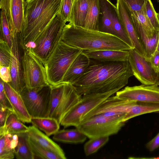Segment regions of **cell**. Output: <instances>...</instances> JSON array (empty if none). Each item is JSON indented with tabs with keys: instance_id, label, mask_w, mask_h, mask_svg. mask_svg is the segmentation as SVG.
<instances>
[{
	"instance_id": "cell-1",
	"label": "cell",
	"mask_w": 159,
	"mask_h": 159,
	"mask_svg": "<svg viewBox=\"0 0 159 159\" xmlns=\"http://www.w3.org/2000/svg\"><path fill=\"white\" fill-rule=\"evenodd\" d=\"M133 75L128 61L91 62L82 76L72 84L81 96L120 90Z\"/></svg>"
},
{
	"instance_id": "cell-2",
	"label": "cell",
	"mask_w": 159,
	"mask_h": 159,
	"mask_svg": "<svg viewBox=\"0 0 159 159\" xmlns=\"http://www.w3.org/2000/svg\"><path fill=\"white\" fill-rule=\"evenodd\" d=\"M61 40L83 51L129 50L132 49L114 35L86 29L69 23L66 24L63 28Z\"/></svg>"
},
{
	"instance_id": "cell-3",
	"label": "cell",
	"mask_w": 159,
	"mask_h": 159,
	"mask_svg": "<svg viewBox=\"0 0 159 159\" xmlns=\"http://www.w3.org/2000/svg\"><path fill=\"white\" fill-rule=\"evenodd\" d=\"M61 0H26L25 22L20 40L23 49L36 39L57 14Z\"/></svg>"
},
{
	"instance_id": "cell-4",
	"label": "cell",
	"mask_w": 159,
	"mask_h": 159,
	"mask_svg": "<svg viewBox=\"0 0 159 159\" xmlns=\"http://www.w3.org/2000/svg\"><path fill=\"white\" fill-rule=\"evenodd\" d=\"M83 50L61 40L45 64L49 84L55 86L61 82L70 66Z\"/></svg>"
},
{
	"instance_id": "cell-5",
	"label": "cell",
	"mask_w": 159,
	"mask_h": 159,
	"mask_svg": "<svg viewBox=\"0 0 159 159\" xmlns=\"http://www.w3.org/2000/svg\"><path fill=\"white\" fill-rule=\"evenodd\" d=\"M126 114L111 116H96L83 119L75 127L89 139L117 134L125 125Z\"/></svg>"
},
{
	"instance_id": "cell-6",
	"label": "cell",
	"mask_w": 159,
	"mask_h": 159,
	"mask_svg": "<svg viewBox=\"0 0 159 159\" xmlns=\"http://www.w3.org/2000/svg\"><path fill=\"white\" fill-rule=\"evenodd\" d=\"M82 96L69 83L51 86V106L48 116L60 124L65 115L81 99Z\"/></svg>"
},
{
	"instance_id": "cell-7",
	"label": "cell",
	"mask_w": 159,
	"mask_h": 159,
	"mask_svg": "<svg viewBox=\"0 0 159 159\" xmlns=\"http://www.w3.org/2000/svg\"><path fill=\"white\" fill-rule=\"evenodd\" d=\"M51 86L25 87L19 93L32 118L48 117L51 106Z\"/></svg>"
},
{
	"instance_id": "cell-8",
	"label": "cell",
	"mask_w": 159,
	"mask_h": 159,
	"mask_svg": "<svg viewBox=\"0 0 159 159\" xmlns=\"http://www.w3.org/2000/svg\"><path fill=\"white\" fill-rule=\"evenodd\" d=\"M66 22L57 14L34 41L36 46L32 49V51L44 66L61 40L63 29Z\"/></svg>"
},
{
	"instance_id": "cell-9",
	"label": "cell",
	"mask_w": 159,
	"mask_h": 159,
	"mask_svg": "<svg viewBox=\"0 0 159 159\" xmlns=\"http://www.w3.org/2000/svg\"><path fill=\"white\" fill-rule=\"evenodd\" d=\"M119 90L116 89L103 93L83 95L80 100L64 116L60 125L65 128L72 126L75 127L87 113Z\"/></svg>"
},
{
	"instance_id": "cell-10",
	"label": "cell",
	"mask_w": 159,
	"mask_h": 159,
	"mask_svg": "<svg viewBox=\"0 0 159 159\" xmlns=\"http://www.w3.org/2000/svg\"><path fill=\"white\" fill-rule=\"evenodd\" d=\"M22 60L25 86L34 87L49 84L45 66L32 48L23 49Z\"/></svg>"
},
{
	"instance_id": "cell-11",
	"label": "cell",
	"mask_w": 159,
	"mask_h": 159,
	"mask_svg": "<svg viewBox=\"0 0 159 159\" xmlns=\"http://www.w3.org/2000/svg\"><path fill=\"white\" fill-rule=\"evenodd\" d=\"M128 61L133 75L142 84H155L157 74L152 69L149 60L134 49L129 50Z\"/></svg>"
},
{
	"instance_id": "cell-12",
	"label": "cell",
	"mask_w": 159,
	"mask_h": 159,
	"mask_svg": "<svg viewBox=\"0 0 159 159\" xmlns=\"http://www.w3.org/2000/svg\"><path fill=\"white\" fill-rule=\"evenodd\" d=\"M116 95L129 101L159 102V87L155 84L126 86L116 92Z\"/></svg>"
},
{
	"instance_id": "cell-13",
	"label": "cell",
	"mask_w": 159,
	"mask_h": 159,
	"mask_svg": "<svg viewBox=\"0 0 159 159\" xmlns=\"http://www.w3.org/2000/svg\"><path fill=\"white\" fill-rule=\"evenodd\" d=\"M20 33H11L12 43L10 67L12 80L9 83L18 93L25 86L23 75V49L20 44Z\"/></svg>"
},
{
	"instance_id": "cell-14",
	"label": "cell",
	"mask_w": 159,
	"mask_h": 159,
	"mask_svg": "<svg viewBox=\"0 0 159 159\" xmlns=\"http://www.w3.org/2000/svg\"><path fill=\"white\" fill-rule=\"evenodd\" d=\"M26 0H0V8L6 16L11 33L21 32L25 22Z\"/></svg>"
},
{
	"instance_id": "cell-15",
	"label": "cell",
	"mask_w": 159,
	"mask_h": 159,
	"mask_svg": "<svg viewBox=\"0 0 159 159\" xmlns=\"http://www.w3.org/2000/svg\"><path fill=\"white\" fill-rule=\"evenodd\" d=\"M136 102L135 101L124 100L116 95H112L92 110L82 120L93 116H111L126 114L130 108Z\"/></svg>"
},
{
	"instance_id": "cell-16",
	"label": "cell",
	"mask_w": 159,
	"mask_h": 159,
	"mask_svg": "<svg viewBox=\"0 0 159 159\" xmlns=\"http://www.w3.org/2000/svg\"><path fill=\"white\" fill-rule=\"evenodd\" d=\"M116 7L119 18L131 40L134 49L144 56V51L139 39L129 10L123 0H116Z\"/></svg>"
},
{
	"instance_id": "cell-17",
	"label": "cell",
	"mask_w": 159,
	"mask_h": 159,
	"mask_svg": "<svg viewBox=\"0 0 159 159\" xmlns=\"http://www.w3.org/2000/svg\"><path fill=\"white\" fill-rule=\"evenodd\" d=\"M5 91L13 108L14 112L18 118L24 123H31L32 117L26 108L19 93L8 83L4 82Z\"/></svg>"
},
{
	"instance_id": "cell-18",
	"label": "cell",
	"mask_w": 159,
	"mask_h": 159,
	"mask_svg": "<svg viewBox=\"0 0 159 159\" xmlns=\"http://www.w3.org/2000/svg\"><path fill=\"white\" fill-rule=\"evenodd\" d=\"M90 62V59L82 51L72 62L66 73L61 82L73 84L84 74Z\"/></svg>"
},
{
	"instance_id": "cell-19",
	"label": "cell",
	"mask_w": 159,
	"mask_h": 159,
	"mask_svg": "<svg viewBox=\"0 0 159 159\" xmlns=\"http://www.w3.org/2000/svg\"><path fill=\"white\" fill-rule=\"evenodd\" d=\"M27 134L29 138L41 146L58 155L62 159H66L60 147L35 126H29Z\"/></svg>"
},
{
	"instance_id": "cell-20",
	"label": "cell",
	"mask_w": 159,
	"mask_h": 159,
	"mask_svg": "<svg viewBox=\"0 0 159 159\" xmlns=\"http://www.w3.org/2000/svg\"><path fill=\"white\" fill-rule=\"evenodd\" d=\"M90 59L101 62H123L128 61L129 50H104L83 51Z\"/></svg>"
},
{
	"instance_id": "cell-21",
	"label": "cell",
	"mask_w": 159,
	"mask_h": 159,
	"mask_svg": "<svg viewBox=\"0 0 159 159\" xmlns=\"http://www.w3.org/2000/svg\"><path fill=\"white\" fill-rule=\"evenodd\" d=\"M88 7V0L73 1L68 22L69 23L84 28Z\"/></svg>"
},
{
	"instance_id": "cell-22",
	"label": "cell",
	"mask_w": 159,
	"mask_h": 159,
	"mask_svg": "<svg viewBox=\"0 0 159 159\" xmlns=\"http://www.w3.org/2000/svg\"><path fill=\"white\" fill-rule=\"evenodd\" d=\"M100 11L98 19V31L114 35L111 26V4L109 0H99Z\"/></svg>"
},
{
	"instance_id": "cell-23",
	"label": "cell",
	"mask_w": 159,
	"mask_h": 159,
	"mask_svg": "<svg viewBox=\"0 0 159 159\" xmlns=\"http://www.w3.org/2000/svg\"><path fill=\"white\" fill-rule=\"evenodd\" d=\"M141 45L144 51V57L148 60L156 51L159 38V30L151 37L148 36L143 28L135 26Z\"/></svg>"
},
{
	"instance_id": "cell-24",
	"label": "cell",
	"mask_w": 159,
	"mask_h": 159,
	"mask_svg": "<svg viewBox=\"0 0 159 159\" xmlns=\"http://www.w3.org/2000/svg\"><path fill=\"white\" fill-rule=\"evenodd\" d=\"M87 137L78 129L59 130L53 135V139L58 142L68 143H82Z\"/></svg>"
},
{
	"instance_id": "cell-25",
	"label": "cell",
	"mask_w": 159,
	"mask_h": 159,
	"mask_svg": "<svg viewBox=\"0 0 159 159\" xmlns=\"http://www.w3.org/2000/svg\"><path fill=\"white\" fill-rule=\"evenodd\" d=\"M27 127L18 118L13 111L8 115L5 125L3 127L0 128V135L8 134H18L27 133Z\"/></svg>"
},
{
	"instance_id": "cell-26",
	"label": "cell",
	"mask_w": 159,
	"mask_h": 159,
	"mask_svg": "<svg viewBox=\"0 0 159 159\" xmlns=\"http://www.w3.org/2000/svg\"><path fill=\"white\" fill-rule=\"evenodd\" d=\"M152 112L159 113V102H136L127 113L123 121L125 122L138 116Z\"/></svg>"
},
{
	"instance_id": "cell-27",
	"label": "cell",
	"mask_w": 159,
	"mask_h": 159,
	"mask_svg": "<svg viewBox=\"0 0 159 159\" xmlns=\"http://www.w3.org/2000/svg\"><path fill=\"white\" fill-rule=\"evenodd\" d=\"M111 26L114 35L116 36L134 49L132 42L127 35L118 15L116 7L111 4Z\"/></svg>"
},
{
	"instance_id": "cell-28",
	"label": "cell",
	"mask_w": 159,
	"mask_h": 159,
	"mask_svg": "<svg viewBox=\"0 0 159 159\" xmlns=\"http://www.w3.org/2000/svg\"><path fill=\"white\" fill-rule=\"evenodd\" d=\"M31 123L48 136L56 133L59 130L60 125L55 119L49 117L32 118Z\"/></svg>"
},
{
	"instance_id": "cell-29",
	"label": "cell",
	"mask_w": 159,
	"mask_h": 159,
	"mask_svg": "<svg viewBox=\"0 0 159 159\" xmlns=\"http://www.w3.org/2000/svg\"><path fill=\"white\" fill-rule=\"evenodd\" d=\"M88 7L84 28L98 31V19L100 11L99 0H88Z\"/></svg>"
},
{
	"instance_id": "cell-30",
	"label": "cell",
	"mask_w": 159,
	"mask_h": 159,
	"mask_svg": "<svg viewBox=\"0 0 159 159\" xmlns=\"http://www.w3.org/2000/svg\"><path fill=\"white\" fill-rule=\"evenodd\" d=\"M18 142L15 149V155L17 159H34V155L28 142L27 132L19 134Z\"/></svg>"
},
{
	"instance_id": "cell-31",
	"label": "cell",
	"mask_w": 159,
	"mask_h": 159,
	"mask_svg": "<svg viewBox=\"0 0 159 159\" xmlns=\"http://www.w3.org/2000/svg\"><path fill=\"white\" fill-rule=\"evenodd\" d=\"M131 15L135 26L142 27L148 36H152L157 31L154 30L146 15L145 5L141 11L131 13Z\"/></svg>"
},
{
	"instance_id": "cell-32",
	"label": "cell",
	"mask_w": 159,
	"mask_h": 159,
	"mask_svg": "<svg viewBox=\"0 0 159 159\" xmlns=\"http://www.w3.org/2000/svg\"><path fill=\"white\" fill-rule=\"evenodd\" d=\"M28 142L34 155V159H62L58 155L41 146L36 142L28 138Z\"/></svg>"
},
{
	"instance_id": "cell-33",
	"label": "cell",
	"mask_w": 159,
	"mask_h": 159,
	"mask_svg": "<svg viewBox=\"0 0 159 159\" xmlns=\"http://www.w3.org/2000/svg\"><path fill=\"white\" fill-rule=\"evenodd\" d=\"M11 135L8 134L0 135V159H12L15 157L11 143Z\"/></svg>"
},
{
	"instance_id": "cell-34",
	"label": "cell",
	"mask_w": 159,
	"mask_h": 159,
	"mask_svg": "<svg viewBox=\"0 0 159 159\" xmlns=\"http://www.w3.org/2000/svg\"><path fill=\"white\" fill-rule=\"evenodd\" d=\"M89 139L84 146V152L86 156L96 152L108 142L109 136L97 137Z\"/></svg>"
},
{
	"instance_id": "cell-35",
	"label": "cell",
	"mask_w": 159,
	"mask_h": 159,
	"mask_svg": "<svg viewBox=\"0 0 159 159\" xmlns=\"http://www.w3.org/2000/svg\"><path fill=\"white\" fill-rule=\"evenodd\" d=\"M0 39L4 40L11 49L12 38L11 30L4 12L1 10L0 23Z\"/></svg>"
},
{
	"instance_id": "cell-36",
	"label": "cell",
	"mask_w": 159,
	"mask_h": 159,
	"mask_svg": "<svg viewBox=\"0 0 159 159\" xmlns=\"http://www.w3.org/2000/svg\"><path fill=\"white\" fill-rule=\"evenodd\" d=\"M145 11L148 20L154 30H159V22L157 13L156 12L151 0H147L146 2Z\"/></svg>"
},
{
	"instance_id": "cell-37",
	"label": "cell",
	"mask_w": 159,
	"mask_h": 159,
	"mask_svg": "<svg viewBox=\"0 0 159 159\" xmlns=\"http://www.w3.org/2000/svg\"><path fill=\"white\" fill-rule=\"evenodd\" d=\"M11 49L4 40H0V66H10Z\"/></svg>"
},
{
	"instance_id": "cell-38",
	"label": "cell",
	"mask_w": 159,
	"mask_h": 159,
	"mask_svg": "<svg viewBox=\"0 0 159 159\" xmlns=\"http://www.w3.org/2000/svg\"><path fill=\"white\" fill-rule=\"evenodd\" d=\"M72 0H61L58 14L66 22H68Z\"/></svg>"
},
{
	"instance_id": "cell-39",
	"label": "cell",
	"mask_w": 159,
	"mask_h": 159,
	"mask_svg": "<svg viewBox=\"0 0 159 159\" xmlns=\"http://www.w3.org/2000/svg\"><path fill=\"white\" fill-rule=\"evenodd\" d=\"M131 13L139 12L143 8L147 0H123Z\"/></svg>"
},
{
	"instance_id": "cell-40",
	"label": "cell",
	"mask_w": 159,
	"mask_h": 159,
	"mask_svg": "<svg viewBox=\"0 0 159 159\" xmlns=\"http://www.w3.org/2000/svg\"><path fill=\"white\" fill-rule=\"evenodd\" d=\"M0 104L14 112L12 107L5 91L4 82L0 81Z\"/></svg>"
},
{
	"instance_id": "cell-41",
	"label": "cell",
	"mask_w": 159,
	"mask_h": 159,
	"mask_svg": "<svg viewBox=\"0 0 159 159\" xmlns=\"http://www.w3.org/2000/svg\"><path fill=\"white\" fill-rule=\"evenodd\" d=\"M0 76L4 82L9 83L11 81L10 66H0Z\"/></svg>"
},
{
	"instance_id": "cell-42",
	"label": "cell",
	"mask_w": 159,
	"mask_h": 159,
	"mask_svg": "<svg viewBox=\"0 0 159 159\" xmlns=\"http://www.w3.org/2000/svg\"><path fill=\"white\" fill-rule=\"evenodd\" d=\"M151 65L157 73L159 72V51L156 50L149 59Z\"/></svg>"
},
{
	"instance_id": "cell-43",
	"label": "cell",
	"mask_w": 159,
	"mask_h": 159,
	"mask_svg": "<svg viewBox=\"0 0 159 159\" xmlns=\"http://www.w3.org/2000/svg\"><path fill=\"white\" fill-rule=\"evenodd\" d=\"M11 111H12L0 104V128L4 127L7 117Z\"/></svg>"
},
{
	"instance_id": "cell-44",
	"label": "cell",
	"mask_w": 159,
	"mask_h": 159,
	"mask_svg": "<svg viewBox=\"0 0 159 159\" xmlns=\"http://www.w3.org/2000/svg\"><path fill=\"white\" fill-rule=\"evenodd\" d=\"M146 147L150 151H153L159 147V133L147 143Z\"/></svg>"
},
{
	"instance_id": "cell-45",
	"label": "cell",
	"mask_w": 159,
	"mask_h": 159,
	"mask_svg": "<svg viewBox=\"0 0 159 159\" xmlns=\"http://www.w3.org/2000/svg\"><path fill=\"white\" fill-rule=\"evenodd\" d=\"M155 84L158 86H159V72L157 74V76Z\"/></svg>"
},
{
	"instance_id": "cell-46",
	"label": "cell",
	"mask_w": 159,
	"mask_h": 159,
	"mask_svg": "<svg viewBox=\"0 0 159 159\" xmlns=\"http://www.w3.org/2000/svg\"><path fill=\"white\" fill-rule=\"evenodd\" d=\"M156 50L159 51V38L158 44V45H157V48Z\"/></svg>"
},
{
	"instance_id": "cell-47",
	"label": "cell",
	"mask_w": 159,
	"mask_h": 159,
	"mask_svg": "<svg viewBox=\"0 0 159 159\" xmlns=\"http://www.w3.org/2000/svg\"><path fill=\"white\" fill-rule=\"evenodd\" d=\"M157 17H158V19L159 22V12L157 13Z\"/></svg>"
},
{
	"instance_id": "cell-48",
	"label": "cell",
	"mask_w": 159,
	"mask_h": 159,
	"mask_svg": "<svg viewBox=\"0 0 159 159\" xmlns=\"http://www.w3.org/2000/svg\"><path fill=\"white\" fill-rule=\"evenodd\" d=\"M77 0H72V2L74 1H77Z\"/></svg>"
},
{
	"instance_id": "cell-49",
	"label": "cell",
	"mask_w": 159,
	"mask_h": 159,
	"mask_svg": "<svg viewBox=\"0 0 159 159\" xmlns=\"http://www.w3.org/2000/svg\"><path fill=\"white\" fill-rule=\"evenodd\" d=\"M158 2H159V0H157Z\"/></svg>"
}]
</instances>
